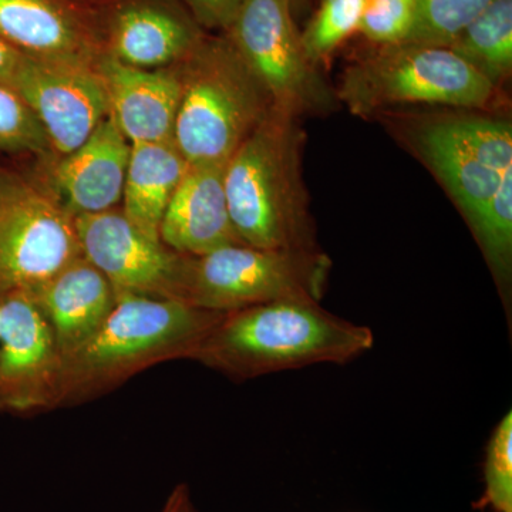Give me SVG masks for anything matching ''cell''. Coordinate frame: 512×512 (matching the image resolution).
I'll return each mask as SVG.
<instances>
[{"instance_id":"6da1fadb","label":"cell","mask_w":512,"mask_h":512,"mask_svg":"<svg viewBox=\"0 0 512 512\" xmlns=\"http://www.w3.org/2000/svg\"><path fill=\"white\" fill-rule=\"evenodd\" d=\"M373 345L367 326L339 318L316 301L284 299L224 313L191 360L248 380L320 363L343 365Z\"/></svg>"},{"instance_id":"7a4b0ae2","label":"cell","mask_w":512,"mask_h":512,"mask_svg":"<svg viewBox=\"0 0 512 512\" xmlns=\"http://www.w3.org/2000/svg\"><path fill=\"white\" fill-rule=\"evenodd\" d=\"M222 315L183 302L119 296L93 338L63 357L55 410L99 399L161 363L191 360Z\"/></svg>"},{"instance_id":"3957f363","label":"cell","mask_w":512,"mask_h":512,"mask_svg":"<svg viewBox=\"0 0 512 512\" xmlns=\"http://www.w3.org/2000/svg\"><path fill=\"white\" fill-rule=\"evenodd\" d=\"M296 120L272 110L225 164L229 217L249 247L319 251L303 190Z\"/></svg>"},{"instance_id":"277c9868","label":"cell","mask_w":512,"mask_h":512,"mask_svg":"<svg viewBox=\"0 0 512 512\" xmlns=\"http://www.w3.org/2000/svg\"><path fill=\"white\" fill-rule=\"evenodd\" d=\"M177 67L175 146L190 165L227 164L275 109L271 97L227 35L202 37Z\"/></svg>"},{"instance_id":"5b68a950","label":"cell","mask_w":512,"mask_h":512,"mask_svg":"<svg viewBox=\"0 0 512 512\" xmlns=\"http://www.w3.org/2000/svg\"><path fill=\"white\" fill-rule=\"evenodd\" d=\"M495 89L448 47L399 43L350 66L339 99L357 116L400 104L484 109Z\"/></svg>"},{"instance_id":"8992f818","label":"cell","mask_w":512,"mask_h":512,"mask_svg":"<svg viewBox=\"0 0 512 512\" xmlns=\"http://www.w3.org/2000/svg\"><path fill=\"white\" fill-rule=\"evenodd\" d=\"M330 261L320 251H272L238 244L192 256L184 303L232 312L262 303L301 299L320 302Z\"/></svg>"},{"instance_id":"52a82bcc","label":"cell","mask_w":512,"mask_h":512,"mask_svg":"<svg viewBox=\"0 0 512 512\" xmlns=\"http://www.w3.org/2000/svg\"><path fill=\"white\" fill-rule=\"evenodd\" d=\"M80 256L74 217L49 185L0 165V298L37 291Z\"/></svg>"},{"instance_id":"ba28073f","label":"cell","mask_w":512,"mask_h":512,"mask_svg":"<svg viewBox=\"0 0 512 512\" xmlns=\"http://www.w3.org/2000/svg\"><path fill=\"white\" fill-rule=\"evenodd\" d=\"M225 35L276 110L301 117L332 106L328 87L303 50L291 0H244Z\"/></svg>"},{"instance_id":"9c48e42d","label":"cell","mask_w":512,"mask_h":512,"mask_svg":"<svg viewBox=\"0 0 512 512\" xmlns=\"http://www.w3.org/2000/svg\"><path fill=\"white\" fill-rule=\"evenodd\" d=\"M83 258L106 276L119 296L184 303L190 255L138 231L121 208L74 217Z\"/></svg>"},{"instance_id":"30bf717a","label":"cell","mask_w":512,"mask_h":512,"mask_svg":"<svg viewBox=\"0 0 512 512\" xmlns=\"http://www.w3.org/2000/svg\"><path fill=\"white\" fill-rule=\"evenodd\" d=\"M10 90L35 114L55 157L82 146L109 116L96 62L23 55Z\"/></svg>"},{"instance_id":"8fae6325","label":"cell","mask_w":512,"mask_h":512,"mask_svg":"<svg viewBox=\"0 0 512 512\" xmlns=\"http://www.w3.org/2000/svg\"><path fill=\"white\" fill-rule=\"evenodd\" d=\"M62 356L33 292L0 298V413L55 410Z\"/></svg>"},{"instance_id":"7c38bea8","label":"cell","mask_w":512,"mask_h":512,"mask_svg":"<svg viewBox=\"0 0 512 512\" xmlns=\"http://www.w3.org/2000/svg\"><path fill=\"white\" fill-rule=\"evenodd\" d=\"M96 16L104 53L138 69L174 66L204 37L170 0H121Z\"/></svg>"},{"instance_id":"4fadbf2b","label":"cell","mask_w":512,"mask_h":512,"mask_svg":"<svg viewBox=\"0 0 512 512\" xmlns=\"http://www.w3.org/2000/svg\"><path fill=\"white\" fill-rule=\"evenodd\" d=\"M131 144L110 116L72 153L55 157L35 173L73 215L99 214L123 200Z\"/></svg>"},{"instance_id":"5bb4252c","label":"cell","mask_w":512,"mask_h":512,"mask_svg":"<svg viewBox=\"0 0 512 512\" xmlns=\"http://www.w3.org/2000/svg\"><path fill=\"white\" fill-rule=\"evenodd\" d=\"M0 37L36 59L96 62L104 53L96 10L79 0H0Z\"/></svg>"},{"instance_id":"9a60e30c","label":"cell","mask_w":512,"mask_h":512,"mask_svg":"<svg viewBox=\"0 0 512 512\" xmlns=\"http://www.w3.org/2000/svg\"><path fill=\"white\" fill-rule=\"evenodd\" d=\"M109 116L130 144L173 140L180 106V70L138 69L101 53L96 60Z\"/></svg>"},{"instance_id":"2e32d148","label":"cell","mask_w":512,"mask_h":512,"mask_svg":"<svg viewBox=\"0 0 512 512\" xmlns=\"http://www.w3.org/2000/svg\"><path fill=\"white\" fill-rule=\"evenodd\" d=\"M225 164L190 165L160 225L163 244L180 254L200 256L244 244L229 217Z\"/></svg>"},{"instance_id":"e0dca14e","label":"cell","mask_w":512,"mask_h":512,"mask_svg":"<svg viewBox=\"0 0 512 512\" xmlns=\"http://www.w3.org/2000/svg\"><path fill=\"white\" fill-rule=\"evenodd\" d=\"M55 336L60 356L93 338L117 303L116 291L83 255L33 292Z\"/></svg>"},{"instance_id":"ac0fdd59","label":"cell","mask_w":512,"mask_h":512,"mask_svg":"<svg viewBox=\"0 0 512 512\" xmlns=\"http://www.w3.org/2000/svg\"><path fill=\"white\" fill-rule=\"evenodd\" d=\"M188 167L173 140L131 144L121 210L146 237L161 241L164 212Z\"/></svg>"},{"instance_id":"d6986e66","label":"cell","mask_w":512,"mask_h":512,"mask_svg":"<svg viewBox=\"0 0 512 512\" xmlns=\"http://www.w3.org/2000/svg\"><path fill=\"white\" fill-rule=\"evenodd\" d=\"M421 157L433 168L457 202L468 224H471L484 205L493 197L503 175L478 161L466 147L429 121L417 133Z\"/></svg>"},{"instance_id":"ffe728a7","label":"cell","mask_w":512,"mask_h":512,"mask_svg":"<svg viewBox=\"0 0 512 512\" xmlns=\"http://www.w3.org/2000/svg\"><path fill=\"white\" fill-rule=\"evenodd\" d=\"M495 87L512 70V0H494L448 46Z\"/></svg>"},{"instance_id":"44dd1931","label":"cell","mask_w":512,"mask_h":512,"mask_svg":"<svg viewBox=\"0 0 512 512\" xmlns=\"http://www.w3.org/2000/svg\"><path fill=\"white\" fill-rule=\"evenodd\" d=\"M470 227L507 305L512 272V168L505 171L497 191Z\"/></svg>"},{"instance_id":"7402d4cb","label":"cell","mask_w":512,"mask_h":512,"mask_svg":"<svg viewBox=\"0 0 512 512\" xmlns=\"http://www.w3.org/2000/svg\"><path fill=\"white\" fill-rule=\"evenodd\" d=\"M436 123L478 161L497 173L512 168V128L507 121L481 116H448Z\"/></svg>"},{"instance_id":"603a6c76","label":"cell","mask_w":512,"mask_h":512,"mask_svg":"<svg viewBox=\"0 0 512 512\" xmlns=\"http://www.w3.org/2000/svg\"><path fill=\"white\" fill-rule=\"evenodd\" d=\"M366 0H322L301 40L309 62H323L342 45L353 32L359 30Z\"/></svg>"},{"instance_id":"cb8c5ba5","label":"cell","mask_w":512,"mask_h":512,"mask_svg":"<svg viewBox=\"0 0 512 512\" xmlns=\"http://www.w3.org/2000/svg\"><path fill=\"white\" fill-rule=\"evenodd\" d=\"M494 0H417V22L404 43L448 47Z\"/></svg>"},{"instance_id":"d4e9b609","label":"cell","mask_w":512,"mask_h":512,"mask_svg":"<svg viewBox=\"0 0 512 512\" xmlns=\"http://www.w3.org/2000/svg\"><path fill=\"white\" fill-rule=\"evenodd\" d=\"M0 153L46 157L50 153L46 133L25 101L0 86Z\"/></svg>"},{"instance_id":"484cf974","label":"cell","mask_w":512,"mask_h":512,"mask_svg":"<svg viewBox=\"0 0 512 512\" xmlns=\"http://www.w3.org/2000/svg\"><path fill=\"white\" fill-rule=\"evenodd\" d=\"M485 501L512 512V413L505 414L488 441L484 464Z\"/></svg>"},{"instance_id":"4316f807","label":"cell","mask_w":512,"mask_h":512,"mask_svg":"<svg viewBox=\"0 0 512 512\" xmlns=\"http://www.w3.org/2000/svg\"><path fill=\"white\" fill-rule=\"evenodd\" d=\"M417 10V0H366L359 30L379 45H399L412 35Z\"/></svg>"},{"instance_id":"83f0119b","label":"cell","mask_w":512,"mask_h":512,"mask_svg":"<svg viewBox=\"0 0 512 512\" xmlns=\"http://www.w3.org/2000/svg\"><path fill=\"white\" fill-rule=\"evenodd\" d=\"M183 2L198 26L224 30L227 33L237 18L244 0H183Z\"/></svg>"},{"instance_id":"f1b7e54d","label":"cell","mask_w":512,"mask_h":512,"mask_svg":"<svg viewBox=\"0 0 512 512\" xmlns=\"http://www.w3.org/2000/svg\"><path fill=\"white\" fill-rule=\"evenodd\" d=\"M22 56L23 53L13 49L0 37V86L10 90V84H12Z\"/></svg>"},{"instance_id":"f546056e","label":"cell","mask_w":512,"mask_h":512,"mask_svg":"<svg viewBox=\"0 0 512 512\" xmlns=\"http://www.w3.org/2000/svg\"><path fill=\"white\" fill-rule=\"evenodd\" d=\"M187 485L181 484L175 487L173 493L165 501L163 510L161 512H178L180 511L181 505H183L185 498L188 497Z\"/></svg>"},{"instance_id":"4dcf8cb0","label":"cell","mask_w":512,"mask_h":512,"mask_svg":"<svg viewBox=\"0 0 512 512\" xmlns=\"http://www.w3.org/2000/svg\"><path fill=\"white\" fill-rule=\"evenodd\" d=\"M178 512H194V508H192L190 501V495H188V497L185 498V501L183 505H181L180 511Z\"/></svg>"},{"instance_id":"1f68e13d","label":"cell","mask_w":512,"mask_h":512,"mask_svg":"<svg viewBox=\"0 0 512 512\" xmlns=\"http://www.w3.org/2000/svg\"><path fill=\"white\" fill-rule=\"evenodd\" d=\"M291 2H292V5H293V3H301L302 0H291Z\"/></svg>"}]
</instances>
